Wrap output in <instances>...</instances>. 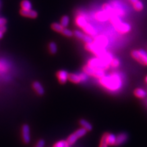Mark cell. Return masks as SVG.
<instances>
[{"label":"cell","instance_id":"obj_1","mask_svg":"<svg viewBox=\"0 0 147 147\" xmlns=\"http://www.w3.org/2000/svg\"><path fill=\"white\" fill-rule=\"evenodd\" d=\"M100 83L105 88L112 91L119 90L123 86V82L120 76L115 73L108 76L105 75L100 79Z\"/></svg>","mask_w":147,"mask_h":147},{"label":"cell","instance_id":"obj_2","mask_svg":"<svg viewBox=\"0 0 147 147\" xmlns=\"http://www.w3.org/2000/svg\"><path fill=\"white\" fill-rule=\"evenodd\" d=\"M132 57L140 63L147 66V52L143 49L133 50L131 52Z\"/></svg>","mask_w":147,"mask_h":147},{"label":"cell","instance_id":"obj_3","mask_svg":"<svg viewBox=\"0 0 147 147\" xmlns=\"http://www.w3.org/2000/svg\"><path fill=\"white\" fill-rule=\"evenodd\" d=\"M88 65L94 68L105 70L109 67L110 64L98 57H95L90 59L88 62Z\"/></svg>","mask_w":147,"mask_h":147},{"label":"cell","instance_id":"obj_4","mask_svg":"<svg viewBox=\"0 0 147 147\" xmlns=\"http://www.w3.org/2000/svg\"><path fill=\"white\" fill-rule=\"evenodd\" d=\"M86 49L90 51L91 52L93 53L96 57L99 58L100 57L106 52L105 48L100 47V46L95 44L94 42L91 44H88L86 45Z\"/></svg>","mask_w":147,"mask_h":147},{"label":"cell","instance_id":"obj_5","mask_svg":"<svg viewBox=\"0 0 147 147\" xmlns=\"http://www.w3.org/2000/svg\"><path fill=\"white\" fill-rule=\"evenodd\" d=\"M84 71L88 75L94 76L96 78H98V79H101L105 76L104 70L91 67L88 65L84 67Z\"/></svg>","mask_w":147,"mask_h":147},{"label":"cell","instance_id":"obj_6","mask_svg":"<svg viewBox=\"0 0 147 147\" xmlns=\"http://www.w3.org/2000/svg\"><path fill=\"white\" fill-rule=\"evenodd\" d=\"M93 42L97 45L100 46V47L105 48L108 45L109 40L106 36L103 35H98L96 36Z\"/></svg>","mask_w":147,"mask_h":147},{"label":"cell","instance_id":"obj_7","mask_svg":"<svg viewBox=\"0 0 147 147\" xmlns=\"http://www.w3.org/2000/svg\"><path fill=\"white\" fill-rule=\"evenodd\" d=\"M115 29L121 33H129L131 30V25L125 22H120L118 25L114 26Z\"/></svg>","mask_w":147,"mask_h":147},{"label":"cell","instance_id":"obj_8","mask_svg":"<svg viewBox=\"0 0 147 147\" xmlns=\"http://www.w3.org/2000/svg\"><path fill=\"white\" fill-rule=\"evenodd\" d=\"M22 136L25 143H29L30 142V129L28 125H24L22 127Z\"/></svg>","mask_w":147,"mask_h":147},{"label":"cell","instance_id":"obj_9","mask_svg":"<svg viewBox=\"0 0 147 147\" xmlns=\"http://www.w3.org/2000/svg\"><path fill=\"white\" fill-rule=\"evenodd\" d=\"M95 17L96 20L99 22H105L109 20L110 16L108 13L104 11H100L96 13Z\"/></svg>","mask_w":147,"mask_h":147},{"label":"cell","instance_id":"obj_10","mask_svg":"<svg viewBox=\"0 0 147 147\" xmlns=\"http://www.w3.org/2000/svg\"><path fill=\"white\" fill-rule=\"evenodd\" d=\"M69 74L66 71H59L57 74V77L58 78L59 81L60 82L61 84H65L69 79Z\"/></svg>","mask_w":147,"mask_h":147},{"label":"cell","instance_id":"obj_11","mask_svg":"<svg viewBox=\"0 0 147 147\" xmlns=\"http://www.w3.org/2000/svg\"><path fill=\"white\" fill-rule=\"evenodd\" d=\"M127 140V135L126 133H120L117 136L115 145L119 146L125 144Z\"/></svg>","mask_w":147,"mask_h":147},{"label":"cell","instance_id":"obj_12","mask_svg":"<svg viewBox=\"0 0 147 147\" xmlns=\"http://www.w3.org/2000/svg\"><path fill=\"white\" fill-rule=\"evenodd\" d=\"M83 29H84L86 34L91 36H94L97 34V30L93 26H92L90 24H87Z\"/></svg>","mask_w":147,"mask_h":147},{"label":"cell","instance_id":"obj_13","mask_svg":"<svg viewBox=\"0 0 147 147\" xmlns=\"http://www.w3.org/2000/svg\"><path fill=\"white\" fill-rule=\"evenodd\" d=\"M21 14L23 16L30 17V18H34L37 16H38V13L34 10H24V9H22L20 11Z\"/></svg>","mask_w":147,"mask_h":147},{"label":"cell","instance_id":"obj_14","mask_svg":"<svg viewBox=\"0 0 147 147\" xmlns=\"http://www.w3.org/2000/svg\"><path fill=\"white\" fill-rule=\"evenodd\" d=\"M76 24L77 25V26L80 27L81 28H84L88 24V22H87L86 19L85 18V17H84V16H78L76 18Z\"/></svg>","mask_w":147,"mask_h":147},{"label":"cell","instance_id":"obj_15","mask_svg":"<svg viewBox=\"0 0 147 147\" xmlns=\"http://www.w3.org/2000/svg\"><path fill=\"white\" fill-rule=\"evenodd\" d=\"M33 88L39 95H43L44 93V89L43 86L39 82H35L33 84Z\"/></svg>","mask_w":147,"mask_h":147},{"label":"cell","instance_id":"obj_16","mask_svg":"<svg viewBox=\"0 0 147 147\" xmlns=\"http://www.w3.org/2000/svg\"><path fill=\"white\" fill-rule=\"evenodd\" d=\"M116 139L117 136L113 134H108L107 133V137L106 140L107 145H114L116 143Z\"/></svg>","mask_w":147,"mask_h":147},{"label":"cell","instance_id":"obj_17","mask_svg":"<svg viewBox=\"0 0 147 147\" xmlns=\"http://www.w3.org/2000/svg\"><path fill=\"white\" fill-rule=\"evenodd\" d=\"M102 10L105 12H106L109 15V16L115 14L112 6L110 5V4H104L102 6Z\"/></svg>","mask_w":147,"mask_h":147},{"label":"cell","instance_id":"obj_18","mask_svg":"<svg viewBox=\"0 0 147 147\" xmlns=\"http://www.w3.org/2000/svg\"><path fill=\"white\" fill-rule=\"evenodd\" d=\"M134 94L136 97L140 99H143L146 97L147 93L145 90H144V89L137 88L134 91Z\"/></svg>","mask_w":147,"mask_h":147},{"label":"cell","instance_id":"obj_19","mask_svg":"<svg viewBox=\"0 0 147 147\" xmlns=\"http://www.w3.org/2000/svg\"><path fill=\"white\" fill-rule=\"evenodd\" d=\"M80 125L84 129H85L86 131H91L92 129H93V127H92V125H91L90 123L88 122V121L85 120L84 119H81L80 121Z\"/></svg>","mask_w":147,"mask_h":147},{"label":"cell","instance_id":"obj_20","mask_svg":"<svg viewBox=\"0 0 147 147\" xmlns=\"http://www.w3.org/2000/svg\"><path fill=\"white\" fill-rule=\"evenodd\" d=\"M22 9L24 10H31L32 9V4L29 0H24L21 3Z\"/></svg>","mask_w":147,"mask_h":147},{"label":"cell","instance_id":"obj_21","mask_svg":"<svg viewBox=\"0 0 147 147\" xmlns=\"http://www.w3.org/2000/svg\"><path fill=\"white\" fill-rule=\"evenodd\" d=\"M69 80L76 84H79L81 82L79 75L75 74H71L69 75Z\"/></svg>","mask_w":147,"mask_h":147},{"label":"cell","instance_id":"obj_22","mask_svg":"<svg viewBox=\"0 0 147 147\" xmlns=\"http://www.w3.org/2000/svg\"><path fill=\"white\" fill-rule=\"evenodd\" d=\"M78 139H79V138H78V137L76 135V134L74 133V134H72L69 137L66 141L69 145H73L74 144L75 142Z\"/></svg>","mask_w":147,"mask_h":147},{"label":"cell","instance_id":"obj_23","mask_svg":"<svg viewBox=\"0 0 147 147\" xmlns=\"http://www.w3.org/2000/svg\"><path fill=\"white\" fill-rule=\"evenodd\" d=\"M61 25L63 28H66L69 24V17L67 16H64L61 20Z\"/></svg>","mask_w":147,"mask_h":147},{"label":"cell","instance_id":"obj_24","mask_svg":"<svg viewBox=\"0 0 147 147\" xmlns=\"http://www.w3.org/2000/svg\"><path fill=\"white\" fill-rule=\"evenodd\" d=\"M49 50L52 54H55L57 52L58 48L56 43L52 42L49 44Z\"/></svg>","mask_w":147,"mask_h":147},{"label":"cell","instance_id":"obj_25","mask_svg":"<svg viewBox=\"0 0 147 147\" xmlns=\"http://www.w3.org/2000/svg\"><path fill=\"white\" fill-rule=\"evenodd\" d=\"M52 28L54 31L57 32H61L64 28L61 24H59V23H54L52 25Z\"/></svg>","mask_w":147,"mask_h":147},{"label":"cell","instance_id":"obj_26","mask_svg":"<svg viewBox=\"0 0 147 147\" xmlns=\"http://www.w3.org/2000/svg\"><path fill=\"white\" fill-rule=\"evenodd\" d=\"M86 132H87V131L85 129L82 127V128L79 129L77 131H76L75 134L78 137V138H80V137H82L84 136H85L86 134Z\"/></svg>","mask_w":147,"mask_h":147},{"label":"cell","instance_id":"obj_27","mask_svg":"<svg viewBox=\"0 0 147 147\" xmlns=\"http://www.w3.org/2000/svg\"><path fill=\"white\" fill-rule=\"evenodd\" d=\"M82 40H84L86 44H91L92 42H93V41H94V39L93 38H92V36L88 35V34H85L84 36V38H83Z\"/></svg>","mask_w":147,"mask_h":147},{"label":"cell","instance_id":"obj_28","mask_svg":"<svg viewBox=\"0 0 147 147\" xmlns=\"http://www.w3.org/2000/svg\"><path fill=\"white\" fill-rule=\"evenodd\" d=\"M134 8L137 11H140L144 9V4L140 1H137L134 4Z\"/></svg>","mask_w":147,"mask_h":147},{"label":"cell","instance_id":"obj_29","mask_svg":"<svg viewBox=\"0 0 147 147\" xmlns=\"http://www.w3.org/2000/svg\"><path fill=\"white\" fill-rule=\"evenodd\" d=\"M69 146L67 144V141H64V140H61L57 142L53 146V147H68Z\"/></svg>","mask_w":147,"mask_h":147},{"label":"cell","instance_id":"obj_30","mask_svg":"<svg viewBox=\"0 0 147 147\" xmlns=\"http://www.w3.org/2000/svg\"><path fill=\"white\" fill-rule=\"evenodd\" d=\"M61 33L63 35L66 36L67 37H71L74 35L73 32L71 30L66 28H64L62 30V31H61Z\"/></svg>","mask_w":147,"mask_h":147},{"label":"cell","instance_id":"obj_31","mask_svg":"<svg viewBox=\"0 0 147 147\" xmlns=\"http://www.w3.org/2000/svg\"><path fill=\"white\" fill-rule=\"evenodd\" d=\"M106 137H107V133H105V134H104V136L102 137V139H101L99 147H107L108 145L107 143Z\"/></svg>","mask_w":147,"mask_h":147},{"label":"cell","instance_id":"obj_32","mask_svg":"<svg viewBox=\"0 0 147 147\" xmlns=\"http://www.w3.org/2000/svg\"><path fill=\"white\" fill-rule=\"evenodd\" d=\"M74 35L76 38L80 39L82 40L83 38H84V36L85 35V34L84 33H82V31H79V30H76L74 31Z\"/></svg>","mask_w":147,"mask_h":147},{"label":"cell","instance_id":"obj_33","mask_svg":"<svg viewBox=\"0 0 147 147\" xmlns=\"http://www.w3.org/2000/svg\"><path fill=\"white\" fill-rule=\"evenodd\" d=\"M120 64V61H119L118 58H114L112 59V61L110 63V65L113 67H117Z\"/></svg>","mask_w":147,"mask_h":147},{"label":"cell","instance_id":"obj_34","mask_svg":"<svg viewBox=\"0 0 147 147\" xmlns=\"http://www.w3.org/2000/svg\"><path fill=\"white\" fill-rule=\"evenodd\" d=\"M8 69V66L3 61H0V72H6Z\"/></svg>","mask_w":147,"mask_h":147},{"label":"cell","instance_id":"obj_35","mask_svg":"<svg viewBox=\"0 0 147 147\" xmlns=\"http://www.w3.org/2000/svg\"><path fill=\"white\" fill-rule=\"evenodd\" d=\"M79 77L81 82H86L88 79V75L85 72L80 73L79 74Z\"/></svg>","mask_w":147,"mask_h":147},{"label":"cell","instance_id":"obj_36","mask_svg":"<svg viewBox=\"0 0 147 147\" xmlns=\"http://www.w3.org/2000/svg\"><path fill=\"white\" fill-rule=\"evenodd\" d=\"M45 145V141L44 140H40L37 144L36 147H44Z\"/></svg>","mask_w":147,"mask_h":147},{"label":"cell","instance_id":"obj_37","mask_svg":"<svg viewBox=\"0 0 147 147\" xmlns=\"http://www.w3.org/2000/svg\"><path fill=\"white\" fill-rule=\"evenodd\" d=\"M6 19L4 18H0V26H4L6 24Z\"/></svg>","mask_w":147,"mask_h":147},{"label":"cell","instance_id":"obj_38","mask_svg":"<svg viewBox=\"0 0 147 147\" xmlns=\"http://www.w3.org/2000/svg\"><path fill=\"white\" fill-rule=\"evenodd\" d=\"M6 28L4 26H0V32H1V33H4V32L6 31Z\"/></svg>","mask_w":147,"mask_h":147},{"label":"cell","instance_id":"obj_39","mask_svg":"<svg viewBox=\"0 0 147 147\" xmlns=\"http://www.w3.org/2000/svg\"><path fill=\"white\" fill-rule=\"evenodd\" d=\"M130 1V2L131 3H132L133 4H134V3H136L137 1H139V0H129Z\"/></svg>","mask_w":147,"mask_h":147},{"label":"cell","instance_id":"obj_40","mask_svg":"<svg viewBox=\"0 0 147 147\" xmlns=\"http://www.w3.org/2000/svg\"><path fill=\"white\" fill-rule=\"evenodd\" d=\"M3 33L0 32V39H1L3 38Z\"/></svg>","mask_w":147,"mask_h":147},{"label":"cell","instance_id":"obj_41","mask_svg":"<svg viewBox=\"0 0 147 147\" xmlns=\"http://www.w3.org/2000/svg\"><path fill=\"white\" fill-rule=\"evenodd\" d=\"M145 80H146V82H147V76H146V79H145Z\"/></svg>","mask_w":147,"mask_h":147},{"label":"cell","instance_id":"obj_42","mask_svg":"<svg viewBox=\"0 0 147 147\" xmlns=\"http://www.w3.org/2000/svg\"><path fill=\"white\" fill-rule=\"evenodd\" d=\"M68 147H69V146H68Z\"/></svg>","mask_w":147,"mask_h":147}]
</instances>
